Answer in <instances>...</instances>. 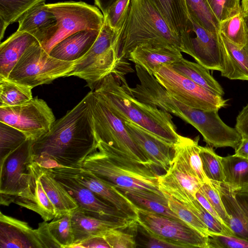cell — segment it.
I'll return each mask as SVG.
<instances>
[{"label":"cell","mask_w":248,"mask_h":248,"mask_svg":"<svg viewBox=\"0 0 248 248\" xmlns=\"http://www.w3.org/2000/svg\"><path fill=\"white\" fill-rule=\"evenodd\" d=\"M93 94V91L88 93L55 121L47 133L33 141L32 161L46 169L80 167L97 143L91 109Z\"/></svg>","instance_id":"cell-1"},{"label":"cell","mask_w":248,"mask_h":248,"mask_svg":"<svg viewBox=\"0 0 248 248\" xmlns=\"http://www.w3.org/2000/svg\"><path fill=\"white\" fill-rule=\"evenodd\" d=\"M118 69L105 77L93 91L123 121L133 122L162 139L174 144L178 137L171 114L142 103L130 90L125 75Z\"/></svg>","instance_id":"cell-2"},{"label":"cell","mask_w":248,"mask_h":248,"mask_svg":"<svg viewBox=\"0 0 248 248\" xmlns=\"http://www.w3.org/2000/svg\"><path fill=\"white\" fill-rule=\"evenodd\" d=\"M114 44L120 59L127 62L130 53L142 45L173 47L181 50L182 43L169 27L153 0H131Z\"/></svg>","instance_id":"cell-3"},{"label":"cell","mask_w":248,"mask_h":248,"mask_svg":"<svg viewBox=\"0 0 248 248\" xmlns=\"http://www.w3.org/2000/svg\"><path fill=\"white\" fill-rule=\"evenodd\" d=\"M79 166L119 189L154 193L164 196L154 167L132 159L101 141Z\"/></svg>","instance_id":"cell-4"},{"label":"cell","mask_w":248,"mask_h":248,"mask_svg":"<svg viewBox=\"0 0 248 248\" xmlns=\"http://www.w3.org/2000/svg\"><path fill=\"white\" fill-rule=\"evenodd\" d=\"M114 30L105 20L96 41L81 58L76 61L73 70L67 77L84 80L92 91L107 76L118 68H131L130 63L122 62L114 44Z\"/></svg>","instance_id":"cell-5"},{"label":"cell","mask_w":248,"mask_h":248,"mask_svg":"<svg viewBox=\"0 0 248 248\" xmlns=\"http://www.w3.org/2000/svg\"><path fill=\"white\" fill-rule=\"evenodd\" d=\"M46 4L56 19L49 37L41 45L48 53L69 36L82 31H100L104 23L105 17L100 10L83 1H68Z\"/></svg>","instance_id":"cell-6"},{"label":"cell","mask_w":248,"mask_h":248,"mask_svg":"<svg viewBox=\"0 0 248 248\" xmlns=\"http://www.w3.org/2000/svg\"><path fill=\"white\" fill-rule=\"evenodd\" d=\"M75 63L51 56L37 42L27 50L7 78L33 88L67 77Z\"/></svg>","instance_id":"cell-7"},{"label":"cell","mask_w":248,"mask_h":248,"mask_svg":"<svg viewBox=\"0 0 248 248\" xmlns=\"http://www.w3.org/2000/svg\"><path fill=\"white\" fill-rule=\"evenodd\" d=\"M91 109L97 142L105 143L132 159L153 165L133 140L124 121L116 115L93 91Z\"/></svg>","instance_id":"cell-8"},{"label":"cell","mask_w":248,"mask_h":248,"mask_svg":"<svg viewBox=\"0 0 248 248\" xmlns=\"http://www.w3.org/2000/svg\"><path fill=\"white\" fill-rule=\"evenodd\" d=\"M168 93L179 102L203 110H218L228 100L216 94L178 73L170 65H162L153 75Z\"/></svg>","instance_id":"cell-9"},{"label":"cell","mask_w":248,"mask_h":248,"mask_svg":"<svg viewBox=\"0 0 248 248\" xmlns=\"http://www.w3.org/2000/svg\"><path fill=\"white\" fill-rule=\"evenodd\" d=\"M55 121L52 109L37 96L19 106L0 108V122L19 130L33 141L47 133Z\"/></svg>","instance_id":"cell-10"},{"label":"cell","mask_w":248,"mask_h":248,"mask_svg":"<svg viewBox=\"0 0 248 248\" xmlns=\"http://www.w3.org/2000/svg\"><path fill=\"white\" fill-rule=\"evenodd\" d=\"M137 212L138 223L150 234L184 248H209V237L184 222L141 208Z\"/></svg>","instance_id":"cell-11"},{"label":"cell","mask_w":248,"mask_h":248,"mask_svg":"<svg viewBox=\"0 0 248 248\" xmlns=\"http://www.w3.org/2000/svg\"><path fill=\"white\" fill-rule=\"evenodd\" d=\"M33 140L28 139L16 149L0 160V204L8 205L14 197L27 186L29 165L32 161Z\"/></svg>","instance_id":"cell-12"},{"label":"cell","mask_w":248,"mask_h":248,"mask_svg":"<svg viewBox=\"0 0 248 248\" xmlns=\"http://www.w3.org/2000/svg\"><path fill=\"white\" fill-rule=\"evenodd\" d=\"M45 169L61 184L75 200L78 208L84 213L109 221L132 220L79 183L62 167Z\"/></svg>","instance_id":"cell-13"},{"label":"cell","mask_w":248,"mask_h":248,"mask_svg":"<svg viewBox=\"0 0 248 248\" xmlns=\"http://www.w3.org/2000/svg\"><path fill=\"white\" fill-rule=\"evenodd\" d=\"M192 35L186 53L206 69L221 72L223 70L221 44L219 33L208 31L189 17Z\"/></svg>","instance_id":"cell-14"},{"label":"cell","mask_w":248,"mask_h":248,"mask_svg":"<svg viewBox=\"0 0 248 248\" xmlns=\"http://www.w3.org/2000/svg\"><path fill=\"white\" fill-rule=\"evenodd\" d=\"M62 168L79 183L114 207L128 218L137 221V208L116 187L102 180L91 171L80 167Z\"/></svg>","instance_id":"cell-15"},{"label":"cell","mask_w":248,"mask_h":248,"mask_svg":"<svg viewBox=\"0 0 248 248\" xmlns=\"http://www.w3.org/2000/svg\"><path fill=\"white\" fill-rule=\"evenodd\" d=\"M43 171V167L32 160L27 186L14 197L13 202L36 213L48 221L55 217L56 211L41 181Z\"/></svg>","instance_id":"cell-16"},{"label":"cell","mask_w":248,"mask_h":248,"mask_svg":"<svg viewBox=\"0 0 248 248\" xmlns=\"http://www.w3.org/2000/svg\"><path fill=\"white\" fill-rule=\"evenodd\" d=\"M210 183L220 195L229 217V228L235 236L248 241V188L233 191L223 183Z\"/></svg>","instance_id":"cell-17"},{"label":"cell","mask_w":248,"mask_h":248,"mask_svg":"<svg viewBox=\"0 0 248 248\" xmlns=\"http://www.w3.org/2000/svg\"><path fill=\"white\" fill-rule=\"evenodd\" d=\"M124 121L133 140L152 164L166 171L174 156V144L162 139L133 122Z\"/></svg>","instance_id":"cell-18"},{"label":"cell","mask_w":248,"mask_h":248,"mask_svg":"<svg viewBox=\"0 0 248 248\" xmlns=\"http://www.w3.org/2000/svg\"><path fill=\"white\" fill-rule=\"evenodd\" d=\"M74 243L78 244L93 237L104 236L109 230L125 229L134 225L137 221H109L98 218L84 213L78 207L70 212Z\"/></svg>","instance_id":"cell-19"},{"label":"cell","mask_w":248,"mask_h":248,"mask_svg":"<svg viewBox=\"0 0 248 248\" xmlns=\"http://www.w3.org/2000/svg\"><path fill=\"white\" fill-rule=\"evenodd\" d=\"M158 184L161 191L182 202L196 199L195 194L202 185L197 178L173 161L166 173L159 176Z\"/></svg>","instance_id":"cell-20"},{"label":"cell","mask_w":248,"mask_h":248,"mask_svg":"<svg viewBox=\"0 0 248 248\" xmlns=\"http://www.w3.org/2000/svg\"><path fill=\"white\" fill-rule=\"evenodd\" d=\"M44 248L36 229L0 212V248Z\"/></svg>","instance_id":"cell-21"},{"label":"cell","mask_w":248,"mask_h":248,"mask_svg":"<svg viewBox=\"0 0 248 248\" xmlns=\"http://www.w3.org/2000/svg\"><path fill=\"white\" fill-rule=\"evenodd\" d=\"M173 32L181 40L186 53L193 33L186 0H153Z\"/></svg>","instance_id":"cell-22"},{"label":"cell","mask_w":248,"mask_h":248,"mask_svg":"<svg viewBox=\"0 0 248 248\" xmlns=\"http://www.w3.org/2000/svg\"><path fill=\"white\" fill-rule=\"evenodd\" d=\"M181 50L173 47L142 45L136 47L129 54L128 61L153 75L162 65H169L183 58Z\"/></svg>","instance_id":"cell-23"},{"label":"cell","mask_w":248,"mask_h":248,"mask_svg":"<svg viewBox=\"0 0 248 248\" xmlns=\"http://www.w3.org/2000/svg\"><path fill=\"white\" fill-rule=\"evenodd\" d=\"M199 139V136L192 139L178 135V139L174 144V154L172 161L180 165L202 184L210 181L203 170L200 155Z\"/></svg>","instance_id":"cell-24"},{"label":"cell","mask_w":248,"mask_h":248,"mask_svg":"<svg viewBox=\"0 0 248 248\" xmlns=\"http://www.w3.org/2000/svg\"><path fill=\"white\" fill-rule=\"evenodd\" d=\"M100 31H82L74 33L60 42L49 54L60 60L76 61L88 52Z\"/></svg>","instance_id":"cell-25"},{"label":"cell","mask_w":248,"mask_h":248,"mask_svg":"<svg viewBox=\"0 0 248 248\" xmlns=\"http://www.w3.org/2000/svg\"><path fill=\"white\" fill-rule=\"evenodd\" d=\"M39 42L31 34L16 31L0 45V77L7 78L27 50Z\"/></svg>","instance_id":"cell-26"},{"label":"cell","mask_w":248,"mask_h":248,"mask_svg":"<svg viewBox=\"0 0 248 248\" xmlns=\"http://www.w3.org/2000/svg\"><path fill=\"white\" fill-rule=\"evenodd\" d=\"M17 22V31L31 34L41 45L49 37L53 27L56 23V19L46 4L44 3L26 13Z\"/></svg>","instance_id":"cell-27"},{"label":"cell","mask_w":248,"mask_h":248,"mask_svg":"<svg viewBox=\"0 0 248 248\" xmlns=\"http://www.w3.org/2000/svg\"><path fill=\"white\" fill-rule=\"evenodd\" d=\"M219 34L223 65L221 76L230 79L248 81V54L244 47L235 45Z\"/></svg>","instance_id":"cell-28"},{"label":"cell","mask_w":248,"mask_h":248,"mask_svg":"<svg viewBox=\"0 0 248 248\" xmlns=\"http://www.w3.org/2000/svg\"><path fill=\"white\" fill-rule=\"evenodd\" d=\"M169 65L178 73L209 91L222 96L224 94L221 86L208 72V69L198 62L183 58Z\"/></svg>","instance_id":"cell-29"},{"label":"cell","mask_w":248,"mask_h":248,"mask_svg":"<svg viewBox=\"0 0 248 248\" xmlns=\"http://www.w3.org/2000/svg\"><path fill=\"white\" fill-rule=\"evenodd\" d=\"M117 189L138 208L143 209L182 221L170 208L165 196L143 191Z\"/></svg>","instance_id":"cell-30"},{"label":"cell","mask_w":248,"mask_h":248,"mask_svg":"<svg viewBox=\"0 0 248 248\" xmlns=\"http://www.w3.org/2000/svg\"><path fill=\"white\" fill-rule=\"evenodd\" d=\"M44 189L52 203L56 214L71 212L78 205L65 188L43 167L40 176Z\"/></svg>","instance_id":"cell-31"},{"label":"cell","mask_w":248,"mask_h":248,"mask_svg":"<svg viewBox=\"0 0 248 248\" xmlns=\"http://www.w3.org/2000/svg\"><path fill=\"white\" fill-rule=\"evenodd\" d=\"M224 183L233 191L248 188V160L234 154L221 157Z\"/></svg>","instance_id":"cell-32"},{"label":"cell","mask_w":248,"mask_h":248,"mask_svg":"<svg viewBox=\"0 0 248 248\" xmlns=\"http://www.w3.org/2000/svg\"><path fill=\"white\" fill-rule=\"evenodd\" d=\"M46 0H0V40L7 27L19 19L26 13Z\"/></svg>","instance_id":"cell-33"},{"label":"cell","mask_w":248,"mask_h":248,"mask_svg":"<svg viewBox=\"0 0 248 248\" xmlns=\"http://www.w3.org/2000/svg\"><path fill=\"white\" fill-rule=\"evenodd\" d=\"M31 87L0 77V108L23 104L33 98Z\"/></svg>","instance_id":"cell-34"},{"label":"cell","mask_w":248,"mask_h":248,"mask_svg":"<svg viewBox=\"0 0 248 248\" xmlns=\"http://www.w3.org/2000/svg\"><path fill=\"white\" fill-rule=\"evenodd\" d=\"M189 17L209 31L219 33V24L206 0H186Z\"/></svg>","instance_id":"cell-35"},{"label":"cell","mask_w":248,"mask_h":248,"mask_svg":"<svg viewBox=\"0 0 248 248\" xmlns=\"http://www.w3.org/2000/svg\"><path fill=\"white\" fill-rule=\"evenodd\" d=\"M219 33L235 45L244 47L248 42V33L242 13L220 22Z\"/></svg>","instance_id":"cell-36"},{"label":"cell","mask_w":248,"mask_h":248,"mask_svg":"<svg viewBox=\"0 0 248 248\" xmlns=\"http://www.w3.org/2000/svg\"><path fill=\"white\" fill-rule=\"evenodd\" d=\"M48 229L61 248H70L74 243L70 212L57 214L48 223Z\"/></svg>","instance_id":"cell-37"},{"label":"cell","mask_w":248,"mask_h":248,"mask_svg":"<svg viewBox=\"0 0 248 248\" xmlns=\"http://www.w3.org/2000/svg\"><path fill=\"white\" fill-rule=\"evenodd\" d=\"M162 192L167 200L170 208L182 221L204 236L210 235L211 232L206 225L184 202L166 192Z\"/></svg>","instance_id":"cell-38"},{"label":"cell","mask_w":248,"mask_h":248,"mask_svg":"<svg viewBox=\"0 0 248 248\" xmlns=\"http://www.w3.org/2000/svg\"><path fill=\"white\" fill-rule=\"evenodd\" d=\"M200 155L203 170L206 177L211 181L224 183L221 156L217 155L213 148L209 146H200Z\"/></svg>","instance_id":"cell-39"},{"label":"cell","mask_w":248,"mask_h":248,"mask_svg":"<svg viewBox=\"0 0 248 248\" xmlns=\"http://www.w3.org/2000/svg\"><path fill=\"white\" fill-rule=\"evenodd\" d=\"M28 139L21 131L0 122V160L18 148Z\"/></svg>","instance_id":"cell-40"},{"label":"cell","mask_w":248,"mask_h":248,"mask_svg":"<svg viewBox=\"0 0 248 248\" xmlns=\"http://www.w3.org/2000/svg\"><path fill=\"white\" fill-rule=\"evenodd\" d=\"M183 202L206 225L211 234L217 233L235 236L230 228L224 226L209 213L196 199L191 201Z\"/></svg>","instance_id":"cell-41"},{"label":"cell","mask_w":248,"mask_h":248,"mask_svg":"<svg viewBox=\"0 0 248 248\" xmlns=\"http://www.w3.org/2000/svg\"><path fill=\"white\" fill-rule=\"evenodd\" d=\"M206 0L219 23L242 12L240 0Z\"/></svg>","instance_id":"cell-42"},{"label":"cell","mask_w":248,"mask_h":248,"mask_svg":"<svg viewBox=\"0 0 248 248\" xmlns=\"http://www.w3.org/2000/svg\"><path fill=\"white\" fill-rule=\"evenodd\" d=\"M199 191L205 197L224 223L229 228V217L218 191L211 184L210 182L202 184Z\"/></svg>","instance_id":"cell-43"},{"label":"cell","mask_w":248,"mask_h":248,"mask_svg":"<svg viewBox=\"0 0 248 248\" xmlns=\"http://www.w3.org/2000/svg\"><path fill=\"white\" fill-rule=\"evenodd\" d=\"M124 229H114L104 235L110 248H135L137 247L134 235L124 232Z\"/></svg>","instance_id":"cell-44"},{"label":"cell","mask_w":248,"mask_h":248,"mask_svg":"<svg viewBox=\"0 0 248 248\" xmlns=\"http://www.w3.org/2000/svg\"><path fill=\"white\" fill-rule=\"evenodd\" d=\"M248 248V241L229 235L212 233L209 236V248Z\"/></svg>","instance_id":"cell-45"},{"label":"cell","mask_w":248,"mask_h":248,"mask_svg":"<svg viewBox=\"0 0 248 248\" xmlns=\"http://www.w3.org/2000/svg\"><path fill=\"white\" fill-rule=\"evenodd\" d=\"M131 0H117L110 8L105 20L116 31L119 29L127 11Z\"/></svg>","instance_id":"cell-46"},{"label":"cell","mask_w":248,"mask_h":248,"mask_svg":"<svg viewBox=\"0 0 248 248\" xmlns=\"http://www.w3.org/2000/svg\"><path fill=\"white\" fill-rule=\"evenodd\" d=\"M138 224L140 232L146 237L144 247L150 248H184L180 245L150 234L142 226Z\"/></svg>","instance_id":"cell-47"},{"label":"cell","mask_w":248,"mask_h":248,"mask_svg":"<svg viewBox=\"0 0 248 248\" xmlns=\"http://www.w3.org/2000/svg\"><path fill=\"white\" fill-rule=\"evenodd\" d=\"M47 221L40 223L36 229L37 235L43 244L44 248H61L50 233Z\"/></svg>","instance_id":"cell-48"},{"label":"cell","mask_w":248,"mask_h":248,"mask_svg":"<svg viewBox=\"0 0 248 248\" xmlns=\"http://www.w3.org/2000/svg\"><path fill=\"white\" fill-rule=\"evenodd\" d=\"M235 128L243 138L248 139V103L238 114Z\"/></svg>","instance_id":"cell-49"},{"label":"cell","mask_w":248,"mask_h":248,"mask_svg":"<svg viewBox=\"0 0 248 248\" xmlns=\"http://www.w3.org/2000/svg\"><path fill=\"white\" fill-rule=\"evenodd\" d=\"M71 248H110V247L104 236H97L91 238L78 244L73 245Z\"/></svg>","instance_id":"cell-50"},{"label":"cell","mask_w":248,"mask_h":248,"mask_svg":"<svg viewBox=\"0 0 248 248\" xmlns=\"http://www.w3.org/2000/svg\"><path fill=\"white\" fill-rule=\"evenodd\" d=\"M195 198L201 203V204L212 215H213L215 218L219 220L222 224L224 226L228 227L226 224L224 223L222 219L219 216L217 212L208 202L205 197L198 190L196 194ZM229 228V227H228Z\"/></svg>","instance_id":"cell-51"},{"label":"cell","mask_w":248,"mask_h":248,"mask_svg":"<svg viewBox=\"0 0 248 248\" xmlns=\"http://www.w3.org/2000/svg\"><path fill=\"white\" fill-rule=\"evenodd\" d=\"M234 155L248 160V139L243 138L235 149Z\"/></svg>","instance_id":"cell-52"},{"label":"cell","mask_w":248,"mask_h":248,"mask_svg":"<svg viewBox=\"0 0 248 248\" xmlns=\"http://www.w3.org/2000/svg\"><path fill=\"white\" fill-rule=\"evenodd\" d=\"M117 0H94L95 5L100 10L104 17L110 8Z\"/></svg>","instance_id":"cell-53"},{"label":"cell","mask_w":248,"mask_h":248,"mask_svg":"<svg viewBox=\"0 0 248 248\" xmlns=\"http://www.w3.org/2000/svg\"><path fill=\"white\" fill-rule=\"evenodd\" d=\"M241 7L242 14L248 15V0H242Z\"/></svg>","instance_id":"cell-54"},{"label":"cell","mask_w":248,"mask_h":248,"mask_svg":"<svg viewBox=\"0 0 248 248\" xmlns=\"http://www.w3.org/2000/svg\"><path fill=\"white\" fill-rule=\"evenodd\" d=\"M244 15V14H243ZM244 17L246 23V25L248 33V15H244Z\"/></svg>","instance_id":"cell-55"},{"label":"cell","mask_w":248,"mask_h":248,"mask_svg":"<svg viewBox=\"0 0 248 248\" xmlns=\"http://www.w3.org/2000/svg\"><path fill=\"white\" fill-rule=\"evenodd\" d=\"M244 48L248 54V42L247 44V45L244 46Z\"/></svg>","instance_id":"cell-56"}]
</instances>
